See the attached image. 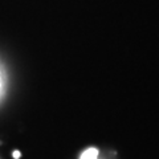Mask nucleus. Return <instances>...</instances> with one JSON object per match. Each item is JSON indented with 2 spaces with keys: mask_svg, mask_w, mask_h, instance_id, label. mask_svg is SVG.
Instances as JSON below:
<instances>
[{
  "mask_svg": "<svg viewBox=\"0 0 159 159\" xmlns=\"http://www.w3.org/2000/svg\"><path fill=\"white\" fill-rule=\"evenodd\" d=\"M99 152L96 147H89L80 155V159H98Z\"/></svg>",
  "mask_w": 159,
  "mask_h": 159,
  "instance_id": "obj_1",
  "label": "nucleus"
},
{
  "mask_svg": "<svg viewBox=\"0 0 159 159\" xmlns=\"http://www.w3.org/2000/svg\"><path fill=\"white\" fill-rule=\"evenodd\" d=\"M4 88H6V81H4V74H3V69L0 68V98L3 97V93H4Z\"/></svg>",
  "mask_w": 159,
  "mask_h": 159,
  "instance_id": "obj_2",
  "label": "nucleus"
}]
</instances>
